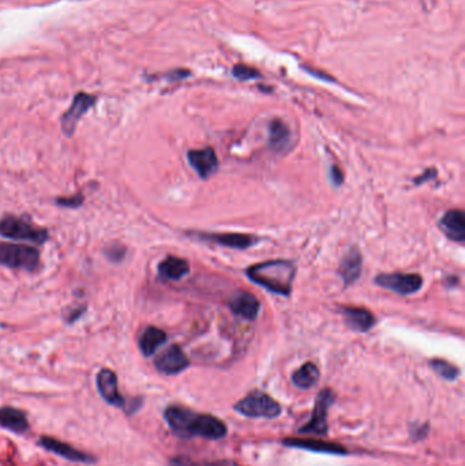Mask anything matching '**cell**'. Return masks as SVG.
I'll return each instance as SVG.
<instances>
[{"label": "cell", "instance_id": "1", "mask_svg": "<svg viewBox=\"0 0 465 466\" xmlns=\"http://www.w3.org/2000/svg\"><path fill=\"white\" fill-rule=\"evenodd\" d=\"M169 428L182 437H205L210 440H219L227 436L228 428L220 419L197 413L184 406H168L164 413Z\"/></svg>", "mask_w": 465, "mask_h": 466}, {"label": "cell", "instance_id": "2", "mask_svg": "<svg viewBox=\"0 0 465 466\" xmlns=\"http://www.w3.org/2000/svg\"><path fill=\"white\" fill-rule=\"evenodd\" d=\"M246 273L251 281L270 292L285 296L291 294L295 266L288 261H269L258 264L250 267Z\"/></svg>", "mask_w": 465, "mask_h": 466}, {"label": "cell", "instance_id": "3", "mask_svg": "<svg viewBox=\"0 0 465 466\" xmlns=\"http://www.w3.org/2000/svg\"><path fill=\"white\" fill-rule=\"evenodd\" d=\"M235 410L251 419H276L281 415V406L262 392H253L235 405Z\"/></svg>", "mask_w": 465, "mask_h": 466}, {"label": "cell", "instance_id": "4", "mask_svg": "<svg viewBox=\"0 0 465 466\" xmlns=\"http://www.w3.org/2000/svg\"><path fill=\"white\" fill-rule=\"evenodd\" d=\"M38 262L40 252L32 246L0 243V265L33 271Z\"/></svg>", "mask_w": 465, "mask_h": 466}, {"label": "cell", "instance_id": "5", "mask_svg": "<svg viewBox=\"0 0 465 466\" xmlns=\"http://www.w3.org/2000/svg\"><path fill=\"white\" fill-rule=\"evenodd\" d=\"M0 234L15 240L32 241L36 244H42L48 239L47 231L15 216H6L0 220Z\"/></svg>", "mask_w": 465, "mask_h": 466}, {"label": "cell", "instance_id": "6", "mask_svg": "<svg viewBox=\"0 0 465 466\" xmlns=\"http://www.w3.org/2000/svg\"><path fill=\"white\" fill-rule=\"evenodd\" d=\"M334 403V394L331 389L322 390L317 400L310 420L299 428V433L325 436L328 433V410Z\"/></svg>", "mask_w": 465, "mask_h": 466}, {"label": "cell", "instance_id": "7", "mask_svg": "<svg viewBox=\"0 0 465 466\" xmlns=\"http://www.w3.org/2000/svg\"><path fill=\"white\" fill-rule=\"evenodd\" d=\"M375 282L382 288H386L400 295L415 294L420 291L423 285V280L419 274H404V273L379 274L377 275Z\"/></svg>", "mask_w": 465, "mask_h": 466}, {"label": "cell", "instance_id": "8", "mask_svg": "<svg viewBox=\"0 0 465 466\" xmlns=\"http://www.w3.org/2000/svg\"><path fill=\"white\" fill-rule=\"evenodd\" d=\"M155 366L166 375H176L190 366V360L180 346L172 345L156 357Z\"/></svg>", "mask_w": 465, "mask_h": 466}, {"label": "cell", "instance_id": "9", "mask_svg": "<svg viewBox=\"0 0 465 466\" xmlns=\"http://www.w3.org/2000/svg\"><path fill=\"white\" fill-rule=\"evenodd\" d=\"M95 102H96V97L86 95V93H78L75 96L70 109L62 118V127L67 136L72 135L79 119L84 116V113H86L95 105Z\"/></svg>", "mask_w": 465, "mask_h": 466}, {"label": "cell", "instance_id": "10", "mask_svg": "<svg viewBox=\"0 0 465 466\" xmlns=\"http://www.w3.org/2000/svg\"><path fill=\"white\" fill-rule=\"evenodd\" d=\"M228 304L233 314L247 321L257 319L261 307L258 299L246 291H236L231 296Z\"/></svg>", "mask_w": 465, "mask_h": 466}, {"label": "cell", "instance_id": "11", "mask_svg": "<svg viewBox=\"0 0 465 466\" xmlns=\"http://www.w3.org/2000/svg\"><path fill=\"white\" fill-rule=\"evenodd\" d=\"M283 443L287 447H294V449H303L314 453H325V454H338L344 456L347 454V449L342 447L341 444L337 443H331L325 440H318V439H285Z\"/></svg>", "mask_w": 465, "mask_h": 466}, {"label": "cell", "instance_id": "12", "mask_svg": "<svg viewBox=\"0 0 465 466\" xmlns=\"http://www.w3.org/2000/svg\"><path fill=\"white\" fill-rule=\"evenodd\" d=\"M190 166L196 169L202 179L209 177L219 166L216 153L212 147H205L200 150H190L187 154Z\"/></svg>", "mask_w": 465, "mask_h": 466}, {"label": "cell", "instance_id": "13", "mask_svg": "<svg viewBox=\"0 0 465 466\" xmlns=\"http://www.w3.org/2000/svg\"><path fill=\"white\" fill-rule=\"evenodd\" d=\"M439 228L449 239L463 243L465 240V214L463 210H450L439 221Z\"/></svg>", "mask_w": 465, "mask_h": 466}, {"label": "cell", "instance_id": "14", "mask_svg": "<svg viewBox=\"0 0 465 466\" xmlns=\"http://www.w3.org/2000/svg\"><path fill=\"white\" fill-rule=\"evenodd\" d=\"M97 386L101 397L108 403L122 406L125 400L120 397L118 392V378L116 373L111 369H101L97 375Z\"/></svg>", "mask_w": 465, "mask_h": 466}, {"label": "cell", "instance_id": "15", "mask_svg": "<svg viewBox=\"0 0 465 466\" xmlns=\"http://www.w3.org/2000/svg\"><path fill=\"white\" fill-rule=\"evenodd\" d=\"M40 444L48 450V451H52L58 456H62L63 458H67L70 461H75V463H92L93 460L90 458V456L74 449L72 446L70 444H66L63 442H59L56 439H52V437H41L40 439Z\"/></svg>", "mask_w": 465, "mask_h": 466}, {"label": "cell", "instance_id": "16", "mask_svg": "<svg viewBox=\"0 0 465 466\" xmlns=\"http://www.w3.org/2000/svg\"><path fill=\"white\" fill-rule=\"evenodd\" d=\"M340 275L345 285L355 282L362 271V255L356 248H351L340 264Z\"/></svg>", "mask_w": 465, "mask_h": 466}, {"label": "cell", "instance_id": "17", "mask_svg": "<svg viewBox=\"0 0 465 466\" xmlns=\"http://www.w3.org/2000/svg\"><path fill=\"white\" fill-rule=\"evenodd\" d=\"M0 426L17 433H24L29 428L26 415L11 406L0 408Z\"/></svg>", "mask_w": 465, "mask_h": 466}, {"label": "cell", "instance_id": "18", "mask_svg": "<svg viewBox=\"0 0 465 466\" xmlns=\"http://www.w3.org/2000/svg\"><path fill=\"white\" fill-rule=\"evenodd\" d=\"M345 322L358 332H367L375 325V316L365 308L345 307L342 308Z\"/></svg>", "mask_w": 465, "mask_h": 466}, {"label": "cell", "instance_id": "19", "mask_svg": "<svg viewBox=\"0 0 465 466\" xmlns=\"http://www.w3.org/2000/svg\"><path fill=\"white\" fill-rule=\"evenodd\" d=\"M202 239L214 241L220 246L231 248H247L255 243V237L243 233H220V234H202Z\"/></svg>", "mask_w": 465, "mask_h": 466}, {"label": "cell", "instance_id": "20", "mask_svg": "<svg viewBox=\"0 0 465 466\" xmlns=\"http://www.w3.org/2000/svg\"><path fill=\"white\" fill-rule=\"evenodd\" d=\"M166 341V334L155 326L146 328L139 337V349L141 352L149 357L156 353V351Z\"/></svg>", "mask_w": 465, "mask_h": 466}, {"label": "cell", "instance_id": "21", "mask_svg": "<svg viewBox=\"0 0 465 466\" xmlns=\"http://www.w3.org/2000/svg\"><path fill=\"white\" fill-rule=\"evenodd\" d=\"M190 271V266L187 261L176 257H168L160 265H159V273L163 278L176 281L183 278Z\"/></svg>", "mask_w": 465, "mask_h": 466}, {"label": "cell", "instance_id": "22", "mask_svg": "<svg viewBox=\"0 0 465 466\" xmlns=\"http://www.w3.org/2000/svg\"><path fill=\"white\" fill-rule=\"evenodd\" d=\"M320 380V369L313 363H306L292 373V383L301 390H308Z\"/></svg>", "mask_w": 465, "mask_h": 466}, {"label": "cell", "instance_id": "23", "mask_svg": "<svg viewBox=\"0 0 465 466\" xmlns=\"http://www.w3.org/2000/svg\"><path fill=\"white\" fill-rule=\"evenodd\" d=\"M290 129L281 120H273L270 124V146L281 150L290 140Z\"/></svg>", "mask_w": 465, "mask_h": 466}, {"label": "cell", "instance_id": "24", "mask_svg": "<svg viewBox=\"0 0 465 466\" xmlns=\"http://www.w3.org/2000/svg\"><path fill=\"white\" fill-rule=\"evenodd\" d=\"M430 366L439 376H442L446 380H455L460 375V369L457 367L450 364L449 362L441 360V359H434L430 362Z\"/></svg>", "mask_w": 465, "mask_h": 466}, {"label": "cell", "instance_id": "25", "mask_svg": "<svg viewBox=\"0 0 465 466\" xmlns=\"http://www.w3.org/2000/svg\"><path fill=\"white\" fill-rule=\"evenodd\" d=\"M430 431V426L427 423L425 424H420V423H412L411 427H409V436L418 442V440H422L427 436V433Z\"/></svg>", "mask_w": 465, "mask_h": 466}, {"label": "cell", "instance_id": "26", "mask_svg": "<svg viewBox=\"0 0 465 466\" xmlns=\"http://www.w3.org/2000/svg\"><path fill=\"white\" fill-rule=\"evenodd\" d=\"M233 72H235V77H237L240 79H251V78H255L258 75L257 71L244 66L235 67Z\"/></svg>", "mask_w": 465, "mask_h": 466}, {"label": "cell", "instance_id": "27", "mask_svg": "<svg viewBox=\"0 0 465 466\" xmlns=\"http://www.w3.org/2000/svg\"><path fill=\"white\" fill-rule=\"evenodd\" d=\"M171 466H200L197 463H194L193 460H190L189 457H175L171 460L169 463Z\"/></svg>", "mask_w": 465, "mask_h": 466}, {"label": "cell", "instance_id": "28", "mask_svg": "<svg viewBox=\"0 0 465 466\" xmlns=\"http://www.w3.org/2000/svg\"><path fill=\"white\" fill-rule=\"evenodd\" d=\"M82 200H84L82 195H79V197L75 195V197H72V198H67V200L59 198V200H58V203L62 204V206H67V207H77V206H79V204L82 203Z\"/></svg>", "mask_w": 465, "mask_h": 466}, {"label": "cell", "instance_id": "29", "mask_svg": "<svg viewBox=\"0 0 465 466\" xmlns=\"http://www.w3.org/2000/svg\"><path fill=\"white\" fill-rule=\"evenodd\" d=\"M332 180L334 184H341L342 183V173L337 167H332Z\"/></svg>", "mask_w": 465, "mask_h": 466}, {"label": "cell", "instance_id": "30", "mask_svg": "<svg viewBox=\"0 0 465 466\" xmlns=\"http://www.w3.org/2000/svg\"><path fill=\"white\" fill-rule=\"evenodd\" d=\"M206 466H239L236 463L230 461V460H220V461H214V463H209Z\"/></svg>", "mask_w": 465, "mask_h": 466}]
</instances>
